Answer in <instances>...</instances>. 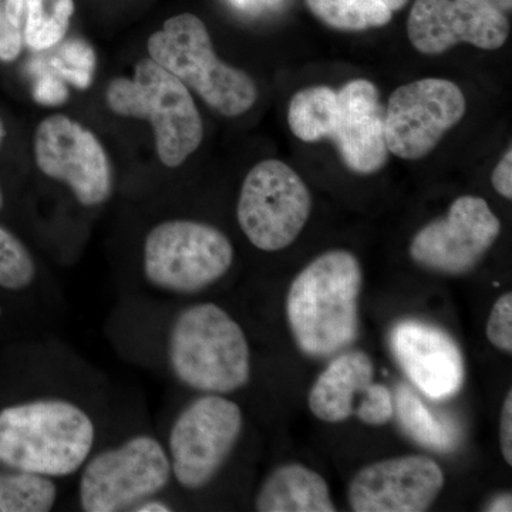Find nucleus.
I'll use <instances>...</instances> for the list:
<instances>
[{
    "mask_svg": "<svg viewBox=\"0 0 512 512\" xmlns=\"http://www.w3.org/2000/svg\"><path fill=\"white\" fill-rule=\"evenodd\" d=\"M362 282L359 259L345 249L319 255L293 279L286 319L303 355L326 359L356 342Z\"/></svg>",
    "mask_w": 512,
    "mask_h": 512,
    "instance_id": "obj_1",
    "label": "nucleus"
},
{
    "mask_svg": "<svg viewBox=\"0 0 512 512\" xmlns=\"http://www.w3.org/2000/svg\"><path fill=\"white\" fill-rule=\"evenodd\" d=\"M96 427L69 400L37 399L0 410V466L50 478L77 473L92 456Z\"/></svg>",
    "mask_w": 512,
    "mask_h": 512,
    "instance_id": "obj_2",
    "label": "nucleus"
},
{
    "mask_svg": "<svg viewBox=\"0 0 512 512\" xmlns=\"http://www.w3.org/2000/svg\"><path fill=\"white\" fill-rule=\"evenodd\" d=\"M174 376L202 393L227 394L247 386L251 352L237 320L215 303H198L175 318L168 335Z\"/></svg>",
    "mask_w": 512,
    "mask_h": 512,
    "instance_id": "obj_3",
    "label": "nucleus"
},
{
    "mask_svg": "<svg viewBox=\"0 0 512 512\" xmlns=\"http://www.w3.org/2000/svg\"><path fill=\"white\" fill-rule=\"evenodd\" d=\"M106 101L119 116L150 121L157 156L167 168L180 167L201 146L204 124L190 90L153 59L140 60L131 79L111 80Z\"/></svg>",
    "mask_w": 512,
    "mask_h": 512,
    "instance_id": "obj_4",
    "label": "nucleus"
},
{
    "mask_svg": "<svg viewBox=\"0 0 512 512\" xmlns=\"http://www.w3.org/2000/svg\"><path fill=\"white\" fill-rule=\"evenodd\" d=\"M150 59L194 90L208 106L227 117L248 113L258 100V87L248 73L218 59L207 26L192 13L165 20L148 37Z\"/></svg>",
    "mask_w": 512,
    "mask_h": 512,
    "instance_id": "obj_5",
    "label": "nucleus"
},
{
    "mask_svg": "<svg viewBox=\"0 0 512 512\" xmlns=\"http://www.w3.org/2000/svg\"><path fill=\"white\" fill-rule=\"evenodd\" d=\"M232 264V242L205 222H160L144 241V275L161 291L178 295L204 291L224 278Z\"/></svg>",
    "mask_w": 512,
    "mask_h": 512,
    "instance_id": "obj_6",
    "label": "nucleus"
},
{
    "mask_svg": "<svg viewBox=\"0 0 512 512\" xmlns=\"http://www.w3.org/2000/svg\"><path fill=\"white\" fill-rule=\"evenodd\" d=\"M79 500L86 512L133 510L170 483V457L154 437L140 434L84 463Z\"/></svg>",
    "mask_w": 512,
    "mask_h": 512,
    "instance_id": "obj_7",
    "label": "nucleus"
},
{
    "mask_svg": "<svg viewBox=\"0 0 512 512\" xmlns=\"http://www.w3.org/2000/svg\"><path fill=\"white\" fill-rule=\"evenodd\" d=\"M244 430L241 407L222 394L198 397L178 414L168 437L171 473L185 490H201L220 473Z\"/></svg>",
    "mask_w": 512,
    "mask_h": 512,
    "instance_id": "obj_8",
    "label": "nucleus"
},
{
    "mask_svg": "<svg viewBox=\"0 0 512 512\" xmlns=\"http://www.w3.org/2000/svg\"><path fill=\"white\" fill-rule=\"evenodd\" d=\"M311 212V192L282 161H261L242 183L238 224L249 242L261 251H282L292 245Z\"/></svg>",
    "mask_w": 512,
    "mask_h": 512,
    "instance_id": "obj_9",
    "label": "nucleus"
},
{
    "mask_svg": "<svg viewBox=\"0 0 512 512\" xmlns=\"http://www.w3.org/2000/svg\"><path fill=\"white\" fill-rule=\"evenodd\" d=\"M466 113V97L450 80L423 79L399 87L384 117L389 153L403 160L430 154Z\"/></svg>",
    "mask_w": 512,
    "mask_h": 512,
    "instance_id": "obj_10",
    "label": "nucleus"
},
{
    "mask_svg": "<svg viewBox=\"0 0 512 512\" xmlns=\"http://www.w3.org/2000/svg\"><path fill=\"white\" fill-rule=\"evenodd\" d=\"M35 160L46 177L62 181L84 207H96L110 198L113 175L103 144L89 128L55 114L36 128Z\"/></svg>",
    "mask_w": 512,
    "mask_h": 512,
    "instance_id": "obj_11",
    "label": "nucleus"
},
{
    "mask_svg": "<svg viewBox=\"0 0 512 512\" xmlns=\"http://www.w3.org/2000/svg\"><path fill=\"white\" fill-rule=\"evenodd\" d=\"M501 232V222L484 198L458 197L444 217L414 235L410 256L421 268L443 275L473 271Z\"/></svg>",
    "mask_w": 512,
    "mask_h": 512,
    "instance_id": "obj_12",
    "label": "nucleus"
},
{
    "mask_svg": "<svg viewBox=\"0 0 512 512\" xmlns=\"http://www.w3.org/2000/svg\"><path fill=\"white\" fill-rule=\"evenodd\" d=\"M407 35L423 55H441L458 43L495 50L507 42L510 23L490 0H416Z\"/></svg>",
    "mask_w": 512,
    "mask_h": 512,
    "instance_id": "obj_13",
    "label": "nucleus"
},
{
    "mask_svg": "<svg viewBox=\"0 0 512 512\" xmlns=\"http://www.w3.org/2000/svg\"><path fill=\"white\" fill-rule=\"evenodd\" d=\"M444 484L436 460L410 454L360 468L350 480L348 500L356 512H423L436 503Z\"/></svg>",
    "mask_w": 512,
    "mask_h": 512,
    "instance_id": "obj_14",
    "label": "nucleus"
},
{
    "mask_svg": "<svg viewBox=\"0 0 512 512\" xmlns=\"http://www.w3.org/2000/svg\"><path fill=\"white\" fill-rule=\"evenodd\" d=\"M396 362L410 382L431 400L456 396L466 367L460 346L446 330L421 320H402L390 333Z\"/></svg>",
    "mask_w": 512,
    "mask_h": 512,
    "instance_id": "obj_15",
    "label": "nucleus"
},
{
    "mask_svg": "<svg viewBox=\"0 0 512 512\" xmlns=\"http://www.w3.org/2000/svg\"><path fill=\"white\" fill-rule=\"evenodd\" d=\"M339 116L330 140L353 173L376 174L386 164L389 150L384 134L386 109L377 87L369 80H352L338 92Z\"/></svg>",
    "mask_w": 512,
    "mask_h": 512,
    "instance_id": "obj_16",
    "label": "nucleus"
},
{
    "mask_svg": "<svg viewBox=\"0 0 512 512\" xmlns=\"http://www.w3.org/2000/svg\"><path fill=\"white\" fill-rule=\"evenodd\" d=\"M373 373L372 357L362 350H349L335 357L312 386L309 410L325 423L350 419L356 413V397L365 394Z\"/></svg>",
    "mask_w": 512,
    "mask_h": 512,
    "instance_id": "obj_17",
    "label": "nucleus"
},
{
    "mask_svg": "<svg viewBox=\"0 0 512 512\" xmlns=\"http://www.w3.org/2000/svg\"><path fill=\"white\" fill-rule=\"evenodd\" d=\"M259 512H335L325 478L302 464H284L272 471L255 498Z\"/></svg>",
    "mask_w": 512,
    "mask_h": 512,
    "instance_id": "obj_18",
    "label": "nucleus"
},
{
    "mask_svg": "<svg viewBox=\"0 0 512 512\" xmlns=\"http://www.w3.org/2000/svg\"><path fill=\"white\" fill-rule=\"evenodd\" d=\"M339 116L338 92L328 86L306 87L292 97L288 124L303 143L332 138Z\"/></svg>",
    "mask_w": 512,
    "mask_h": 512,
    "instance_id": "obj_19",
    "label": "nucleus"
},
{
    "mask_svg": "<svg viewBox=\"0 0 512 512\" xmlns=\"http://www.w3.org/2000/svg\"><path fill=\"white\" fill-rule=\"evenodd\" d=\"M393 400L397 421L410 439L437 453H448L457 447L456 429L446 421L437 419L413 392L412 387L399 384Z\"/></svg>",
    "mask_w": 512,
    "mask_h": 512,
    "instance_id": "obj_20",
    "label": "nucleus"
},
{
    "mask_svg": "<svg viewBox=\"0 0 512 512\" xmlns=\"http://www.w3.org/2000/svg\"><path fill=\"white\" fill-rule=\"evenodd\" d=\"M320 22L343 32L382 28L409 0H305Z\"/></svg>",
    "mask_w": 512,
    "mask_h": 512,
    "instance_id": "obj_21",
    "label": "nucleus"
},
{
    "mask_svg": "<svg viewBox=\"0 0 512 512\" xmlns=\"http://www.w3.org/2000/svg\"><path fill=\"white\" fill-rule=\"evenodd\" d=\"M56 500L52 478L13 468L0 470V512H47Z\"/></svg>",
    "mask_w": 512,
    "mask_h": 512,
    "instance_id": "obj_22",
    "label": "nucleus"
},
{
    "mask_svg": "<svg viewBox=\"0 0 512 512\" xmlns=\"http://www.w3.org/2000/svg\"><path fill=\"white\" fill-rule=\"evenodd\" d=\"M73 0H26L23 40L32 50L56 46L73 18Z\"/></svg>",
    "mask_w": 512,
    "mask_h": 512,
    "instance_id": "obj_23",
    "label": "nucleus"
},
{
    "mask_svg": "<svg viewBox=\"0 0 512 512\" xmlns=\"http://www.w3.org/2000/svg\"><path fill=\"white\" fill-rule=\"evenodd\" d=\"M36 264L26 245L8 229L0 227V288L22 291L36 278Z\"/></svg>",
    "mask_w": 512,
    "mask_h": 512,
    "instance_id": "obj_24",
    "label": "nucleus"
},
{
    "mask_svg": "<svg viewBox=\"0 0 512 512\" xmlns=\"http://www.w3.org/2000/svg\"><path fill=\"white\" fill-rule=\"evenodd\" d=\"M53 73L63 82L83 90L90 87L96 70V53L92 46L80 39L64 43L59 55L50 62Z\"/></svg>",
    "mask_w": 512,
    "mask_h": 512,
    "instance_id": "obj_25",
    "label": "nucleus"
},
{
    "mask_svg": "<svg viewBox=\"0 0 512 512\" xmlns=\"http://www.w3.org/2000/svg\"><path fill=\"white\" fill-rule=\"evenodd\" d=\"M355 414L367 426H384L394 416L393 393L384 384L370 383Z\"/></svg>",
    "mask_w": 512,
    "mask_h": 512,
    "instance_id": "obj_26",
    "label": "nucleus"
},
{
    "mask_svg": "<svg viewBox=\"0 0 512 512\" xmlns=\"http://www.w3.org/2000/svg\"><path fill=\"white\" fill-rule=\"evenodd\" d=\"M487 339L494 348L512 353V293H504L494 302L487 320Z\"/></svg>",
    "mask_w": 512,
    "mask_h": 512,
    "instance_id": "obj_27",
    "label": "nucleus"
},
{
    "mask_svg": "<svg viewBox=\"0 0 512 512\" xmlns=\"http://www.w3.org/2000/svg\"><path fill=\"white\" fill-rule=\"evenodd\" d=\"M23 29L13 25L5 9V0H0V62H13L23 49Z\"/></svg>",
    "mask_w": 512,
    "mask_h": 512,
    "instance_id": "obj_28",
    "label": "nucleus"
},
{
    "mask_svg": "<svg viewBox=\"0 0 512 512\" xmlns=\"http://www.w3.org/2000/svg\"><path fill=\"white\" fill-rule=\"evenodd\" d=\"M33 97L42 106H60L69 99V90L62 79L46 73L37 80Z\"/></svg>",
    "mask_w": 512,
    "mask_h": 512,
    "instance_id": "obj_29",
    "label": "nucleus"
},
{
    "mask_svg": "<svg viewBox=\"0 0 512 512\" xmlns=\"http://www.w3.org/2000/svg\"><path fill=\"white\" fill-rule=\"evenodd\" d=\"M494 190L503 195L507 200L512 198V150L508 147L507 153L501 158L500 163L494 168L493 177Z\"/></svg>",
    "mask_w": 512,
    "mask_h": 512,
    "instance_id": "obj_30",
    "label": "nucleus"
},
{
    "mask_svg": "<svg viewBox=\"0 0 512 512\" xmlns=\"http://www.w3.org/2000/svg\"><path fill=\"white\" fill-rule=\"evenodd\" d=\"M500 444L504 460L512 466V392L508 390L505 396L500 419Z\"/></svg>",
    "mask_w": 512,
    "mask_h": 512,
    "instance_id": "obj_31",
    "label": "nucleus"
},
{
    "mask_svg": "<svg viewBox=\"0 0 512 512\" xmlns=\"http://www.w3.org/2000/svg\"><path fill=\"white\" fill-rule=\"evenodd\" d=\"M26 0H5V9L13 25L23 29Z\"/></svg>",
    "mask_w": 512,
    "mask_h": 512,
    "instance_id": "obj_32",
    "label": "nucleus"
},
{
    "mask_svg": "<svg viewBox=\"0 0 512 512\" xmlns=\"http://www.w3.org/2000/svg\"><path fill=\"white\" fill-rule=\"evenodd\" d=\"M485 511L490 512H511L512 511V497L511 493H503L495 495L491 498L490 503L485 507Z\"/></svg>",
    "mask_w": 512,
    "mask_h": 512,
    "instance_id": "obj_33",
    "label": "nucleus"
},
{
    "mask_svg": "<svg viewBox=\"0 0 512 512\" xmlns=\"http://www.w3.org/2000/svg\"><path fill=\"white\" fill-rule=\"evenodd\" d=\"M131 511L137 512H170L173 511V508L170 507L167 503L160 500H154L153 497L147 498V500L141 501L138 503L136 507Z\"/></svg>",
    "mask_w": 512,
    "mask_h": 512,
    "instance_id": "obj_34",
    "label": "nucleus"
},
{
    "mask_svg": "<svg viewBox=\"0 0 512 512\" xmlns=\"http://www.w3.org/2000/svg\"><path fill=\"white\" fill-rule=\"evenodd\" d=\"M494 6H497L501 12H510L512 8V0H490Z\"/></svg>",
    "mask_w": 512,
    "mask_h": 512,
    "instance_id": "obj_35",
    "label": "nucleus"
},
{
    "mask_svg": "<svg viewBox=\"0 0 512 512\" xmlns=\"http://www.w3.org/2000/svg\"><path fill=\"white\" fill-rule=\"evenodd\" d=\"M6 137V128L5 124H3L2 119H0V147H2L3 141H5ZM3 208V194L2 190H0V211H2Z\"/></svg>",
    "mask_w": 512,
    "mask_h": 512,
    "instance_id": "obj_36",
    "label": "nucleus"
}]
</instances>
